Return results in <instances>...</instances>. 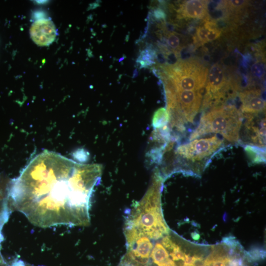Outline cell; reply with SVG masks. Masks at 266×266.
I'll use <instances>...</instances> for the list:
<instances>
[{
    "label": "cell",
    "mask_w": 266,
    "mask_h": 266,
    "mask_svg": "<svg viewBox=\"0 0 266 266\" xmlns=\"http://www.w3.org/2000/svg\"><path fill=\"white\" fill-rule=\"evenodd\" d=\"M101 173L99 165L79 164L44 150L10 181L7 199L36 227L87 226L91 198Z\"/></svg>",
    "instance_id": "obj_1"
},
{
    "label": "cell",
    "mask_w": 266,
    "mask_h": 266,
    "mask_svg": "<svg viewBox=\"0 0 266 266\" xmlns=\"http://www.w3.org/2000/svg\"><path fill=\"white\" fill-rule=\"evenodd\" d=\"M162 181L157 175L145 196L130 212L125 223L126 243L139 237L156 241L170 232L161 208Z\"/></svg>",
    "instance_id": "obj_2"
},
{
    "label": "cell",
    "mask_w": 266,
    "mask_h": 266,
    "mask_svg": "<svg viewBox=\"0 0 266 266\" xmlns=\"http://www.w3.org/2000/svg\"><path fill=\"white\" fill-rule=\"evenodd\" d=\"M243 115L233 105L215 107L204 114L197 128L191 133L192 140L209 133H218L232 142L238 141Z\"/></svg>",
    "instance_id": "obj_3"
},
{
    "label": "cell",
    "mask_w": 266,
    "mask_h": 266,
    "mask_svg": "<svg viewBox=\"0 0 266 266\" xmlns=\"http://www.w3.org/2000/svg\"><path fill=\"white\" fill-rule=\"evenodd\" d=\"M174 90L202 91L205 85L207 69L197 63L187 61L167 68Z\"/></svg>",
    "instance_id": "obj_4"
},
{
    "label": "cell",
    "mask_w": 266,
    "mask_h": 266,
    "mask_svg": "<svg viewBox=\"0 0 266 266\" xmlns=\"http://www.w3.org/2000/svg\"><path fill=\"white\" fill-rule=\"evenodd\" d=\"M223 140L215 135L211 137L192 141L178 147L176 153L193 162L201 160L211 155L222 145Z\"/></svg>",
    "instance_id": "obj_5"
},
{
    "label": "cell",
    "mask_w": 266,
    "mask_h": 266,
    "mask_svg": "<svg viewBox=\"0 0 266 266\" xmlns=\"http://www.w3.org/2000/svg\"><path fill=\"white\" fill-rule=\"evenodd\" d=\"M30 34L37 45L46 46L55 40L57 31L51 20L41 18L37 20L32 24L30 29Z\"/></svg>",
    "instance_id": "obj_6"
},
{
    "label": "cell",
    "mask_w": 266,
    "mask_h": 266,
    "mask_svg": "<svg viewBox=\"0 0 266 266\" xmlns=\"http://www.w3.org/2000/svg\"><path fill=\"white\" fill-rule=\"evenodd\" d=\"M241 111L246 116H253L265 110L266 101L259 90L246 91L241 93Z\"/></svg>",
    "instance_id": "obj_7"
},
{
    "label": "cell",
    "mask_w": 266,
    "mask_h": 266,
    "mask_svg": "<svg viewBox=\"0 0 266 266\" xmlns=\"http://www.w3.org/2000/svg\"><path fill=\"white\" fill-rule=\"evenodd\" d=\"M247 120L245 124L246 132L250 141L256 146L265 147L266 145V120L259 121L253 120L252 116H247Z\"/></svg>",
    "instance_id": "obj_8"
},
{
    "label": "cell",
    "mask_w": 266,
    "mask_h": 266,
    "mask_svg": "<svg viewBox=\"0 0 266 266\" xmlns=\"http://www.w3.org/2000/svg\"><path fill=\"white\" fill-rule=\"evenodd\" d=\"M207 11V2L201 0L185 1L179 9L180 14L185 18H201Z\"/></svg>",
    "instance_id": "obj_9"
},
{
    "label": "cell",
    "mask_w": 266,
    "mask_h": 266,
    "mask_svg": "<svg viewBox=\"0 0 266 266\" xmlns=\"http://www.w3.org/2000/svg\"><path fill=\"white\" fill-rule=\"evenodd\" d=\"M150 257L157 266H176L160 241H157L154 245L153 244Z\"/></svg>",
    "instance_id": "obj_10"
},
{
    "label": "cell",
    "mask_w": 266,
    "mask_h": 266,
    "mask_svg": "<svg viewBox=\"0 0 266 266\" xmlns=\"http://www.w3.org/2000/svg\"><path fill=\"white\" fill-rule=\"evenodd\" d=\"M245 151L248 158L252 163L260 164L265 163V147L248 145L245 146Z\"/></svg>",
    "instance_id": "obj_11"
},
{
    "label": "cell",
    "mask_w": 266,
    "mask_h": 266,
    "mask_svg": "<svg viewBox=\"0 0 266 266\" xmlns=\"http://www.w3.org/2000/svg\"><path fill=\"white\" fill-rule=\"evenodd\" d=\"M169 120L168 112L165 108H160L154 114L153 125L156 128H159L166 124Z\"/></svg>",
    "instance_id": "obj_12"
},
{
    "label": "cell",
    "mask_w": 266,
    "mask_h": 266,
    "mask_svg": "<svg viewBox=\"0 0 266 266\" xmlns=\"http://www.w3.org/2000/svg\"><path fill=\"white\" fill-rule=\"evenodd\" d=\"M155 53L153 50L146 49L143 50L138 57L137 62L142 67L149 66L153 64Z\"/></svg>",
    "instance_id": "obj_13"
},
{
    "label": "cell",
    "mask_w": 266,
    "mask_h": 266,
    "mask_svg": "<svg viewBox=\"0 0 266 266\" xmlns=\"http://www.w3.org/2000/svg\"><path fill=\"white\" fill-rule=\"evenodd\" d=\"M206 31L207 41H211L218 38L221 35V31L216 26L211 22H206L204 25Z\"/></svg>",
    "instance_id": "obj_14"
},
{
    "label": "cell",
    "mask_w": 266,
    "mask_h": 266,
    "mask_svg": "<svg viewBox=\"0 0 266 266\" xmlns=\"http://www.w3.org/2000/svg\"><path fill=\"white\" fill-rule=\"evenodd\" d=\"M167 42L168 45L173 49H178L180 47V39L175 33H169L167 36Z\"/></svg>",
    "instance_id": "obj_15"
},
{
    "label": "cell",
    "mask_w": 266,
    "mask_h": 266,
    "mask_svg": "<svg viewBox=\"0 0 266 266\" xmlns=\"http://www.w3.org/2000/svg\"><path fill=\"white\" fill-rule=\"evenodd\" d=\"M251 71L254 76L261 77L265 72L264 66L262 63H256L253 65Z\"/></svg>",
    "instance_id": "obj_16"
},
{
    "label": "cell",
    "mask_w": 266,
    "mask_h": 266,
    "mask_svg": "<svg viewBox=\"0 0 266 266\" xmlns=\"http://www.w3.org/2000/svg\"><path fill=\"white\" fill-rule=\"evenodd\" d=\"M196 34L197 38L200 42L202 43L208 42L206 37V31L204 26H199L197 28Z\"/></svg>",
    "instance_id": "obj_17"
},
{
    "label": "cell",
    "mask_w": 266,
    "mask_h": 266,
    "mask_svg": "<svg viewBox=\"0 0 266 266\" xmlns=\"http://www.w3.org/2000/svg\"><path fill=\"white\" fill-rule=\"evenodd\" d=\"M88 155L83 149H79L73 153V157L74 159L81 162H84L86 161Z\"/></svg>",
    "instance_id": "obj_18"
},
{
    "label": "cell",
    "mask_w": 266,
    "mask_h": 266,
    "mask_svg": "<svg viewBox=\"0 0 266 266\" xmlns=\"http://www.w3.org/2000/svg\"><path fill=\"white\" fill-rule=\"evenodd\" d=\"M246 1L244 0H230L229 1L230 5L233 8L240 7L244 5Z\"/></svg>",
    "instance_id": "obj_19"
},
{
    "label": "cell",
    "mask_w": 266,
    "mask_h": 266,
    "mask_svg": "<svg viewBox=\"0 0 266 266\" xmlns=\"http://www.w3.org/2000/svg\"><path fill=\"white\" fill-rule=\"evenodd\" d=\"M154 16L155 18L158 19H164L165 18V13L160 8H157L154 11Z\"/></svg>",
    "instance_id": "obj_20"
},
{
    "label": "cell",
    "mask_w": 266,
    "mask_h": 266,
    "mask_svg": "<svg viewBox=\"0 0 266 266\" xmlns=\"http://www.w3.org/2000/svg\"><path fill=\"white\" fill-rule=\"evenodd\" d=\"M120 266H136L135 265L125 259V261Z\"/></svg>",
    "instance_id": "obj_21"
}]
</instances>
